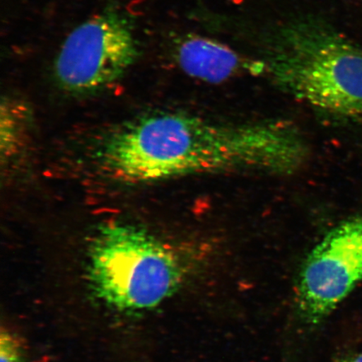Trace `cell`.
<instances>
[{"label":"cell","mask_w":362,"mask_h":362,"mask_svg":"<svg viewBox=\"0 0 362 362\" xmlns=\"http://www.w3.org/2000/svg\"><path fill=\"white\" fill-rule=\"evenodd\" d=\"M266 70L280 87L330 115L362 116V49L329 27L300 21L270 45Z\"/></svg>","instance_id":"cell-2"},{"label":"cell","mask_w":362,"mask_h":362,"mask_svg":"<svg viewBox=\"0 0 362 362\" xmlns=\"http://www.w3.org/2000/svg\"><path fill=\"white\" fill-rule=\"evenodd\" d=\"M139 56L137 40L126 18L101 13L68 35L55 63V78L66 92L92 94L120 79Z\"/></svg>","instance_id":"cell-4"},{"label":"cell","mask_w":362,"mask_h":362,"mask_svg":"<svg viewBox=\"0 0 362 362\" xmlns=\"http://www.w3.org/2000/svg\"><path fill=\"white\" fill-rule=\"evenodd\" d=\"M0 361L23 362L19 346L8 333H2L0 339Z\"/></svg>","instance_id":"cell-8"},{"label":"cell","mask_w":362,"mask_h":362,"mask_svg":"<svg viewBox=\"0 0 362 362\" xmlns=\"http://www.w3.org/2000/svg\"><path fill=\"white\" fill-rule=\"evenodd\" d=\"M28 117L27 107L20 102L6 98L1 104L0 148L3 158H10L20 147Z\"/></svg>","instance_id":"cell-7"},{"label":"cell","mask_w":362,"mask_h":362,"mask_svg":"<svg viewBox=\"0 0 362 362\" xmlns=\"http://www.w3.org/2000/svg\"><path fill=\"white\" fill-rule=\"evenodd\" d=\"M307 155L301 135L287 124H220L160 112L117 129L104 140L97 158L111 177L142 184L211 172L288 174Z\"/></svg>","instance_id":"cell-1"},{"label":"cell","mask_w":362,"mask_h":362,"mask_svg":"<svg viewBox=\"0 0 362 362\" xmlns=\"http://www.w3.org/2000/svg\"><path fill=\"white\" fill-rule=\"evenodd\" d=\"M362 280V216L336 226L303 264L296 286L298 315L322 322Z\"/></svg>","instance_id":"cell-5"},{"label":"cell","mask_w":362,"mask_h":362,"mask_svg":"<svg viewBox=\"0 0 362 362\" xmlns=\"http://www.w3.org/2000/svg\"><path fill=\"white\" fill-rule=\"evenodd\" d=\"M89 279L103 300L120 310L149 309L179 286L182 264L171 249L140 226L104 224L90 247Z\"/></svg>","instance_id":"cell-3"},{"label":"cell","mask_w":362,"mask_h":362,"mask_svg":"<svg viewBox=\"0 0 362 362\" xmlns=\"http://www.w3.org/2000/svg\"><path fill=\"white\" fill-rule=\"evenodd\" d=\"M337 362H362V351L356 353L355 355L344 357Z\"/></svg>","instance_id":"cell-9"},{"label":"cell","mask_w":362,"mask_h":362,"mask_svg":"<svg viewBox=\"0 0 362 362\" xmlns=\"http://www.w3.org/2000/svg\"><path fill=\"white\" fill-rule=\"evenodd\" d=\"M175 56L185 74L209 83L266 70L264 62L249 61L228 45L204 36L189 35L181 40Z\"/></svg>","instance_id":"cell-6"}]
</instances>
